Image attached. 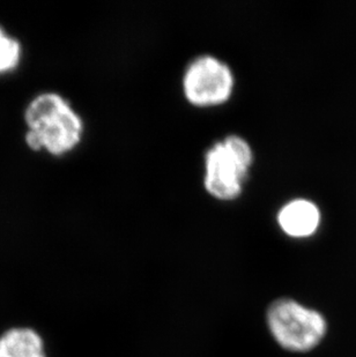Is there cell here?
I'll return each mask as SVG.
<instances>
[{
    "instance_id": "6da1fadb",
    "label": "cell",
    "mask_w": 356,
    "mask_h": 357,
    "mask_svg": "<svg viewBox=\"0 0 356 357\" xmlns=\"http://www.w3.org/2000/svg\"><path fill=\"white\" fill-rule=\"evenodd\" d=\"M26 142L34 151L63 155L80 142L84 125L68 102L54 93L38 95L26 110Z\"/></svg>"
},
{
    "instance_id": "7a4b0ae2",
    "label": "cell",
    "mask_w": 356,
    "mask_h": 357,
    "mask_svg": "<svg viewBox=\"0 0 356 357\" xmlns=\"http://www.w3.org/2000/svg\"><path fill=\"white\" fill-rule=\"evenodd\" d=\"M265 323L273 340L292 353L313 351L327 331V323L320 312L290 297H279L267 305Z\"/></svg>"
},
{
    "instance_id": "3957f363",
    "label": "cell",
    "mask_w": 356,
    "mask_h": 357,
    "mask_svg": "<svg viewBox=\"0 0 356 357\" xmlns=\"http://www.w3.org/2000/svg\"><path fill=\"white\" fill-rule=\"evenodd\" d=\"M252 162L251 146L241 137L229 135L216 142L206 153V191L223 202L241 196Z\"/></svg>"
},
{
    "instance_id": "277c9868",
    "label": "cell",
    "mask_w": 356,
    "mask_h": 357,
    "mask_svg": "<svg viewBox=\"0 0 356 357\" xmlns=\"http://www.w3.org/2000/svg\"><path fill=\"white\" fill-rule=\"evenodd\" d=\"M234 82L228 65L212 56H202L188 65L183 78V91L191 105L214 107L228 101Z\"/></svg>"
},
{
    "instance_id": "5b68a950",
    "label": "cell",
    "mask_w": 356,
    "mask_h": 357,
    "mask_svg": "<svg viewBox=\"0 0 356 357\" xmlns=\"http://www.w3.org/2000/svg\"><path fill=\"white\" fill-rule=\"evenodd\" d=\"M316 205L303 199L290 202L280 211L278 222L283 233L294 238L311 236L320 226Z\"/></svg>"
},
{
    "instance_id": "8992f818",
    "label": "cell",
    "mask_w": 356,
    "mask_h": 357,
    "mask_svg": "<svg viewBox=\"0 0 356 357\" xmlns=\"http://www.w3.org/2000/svg\"><path fill=\"white\" fill-rule=\"evenodd\" d=\"M0 357H47L45 342L31 327H10L0 334Z\"/></svg>"
},
{
    "instance_id": "52a82bcc",
    "label": "cell",
    "mask_w": 356,
    "mask_h": 357,
    "mask_svg": "<svg viewBox=\"0 0 356 357\" xmlns=\"http://www.w3.org/2000/svg\"><path fill=\"white\" fill-rule=\"evenodd\" d=\"M21 47L17 40L10 38L0 27V73L10 72L20 61Z\"/></svg>"
}]
</instances>
